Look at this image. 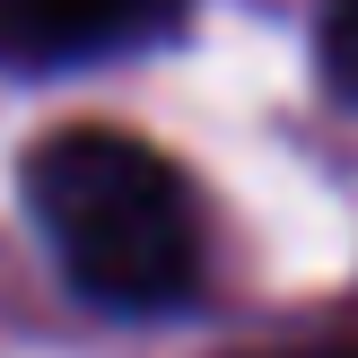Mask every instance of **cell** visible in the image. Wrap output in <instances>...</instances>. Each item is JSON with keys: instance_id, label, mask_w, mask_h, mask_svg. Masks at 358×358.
Instances as JSON below:
<instances>
[{"instance_id": "6da1fadb", "label": "cell", "mask_w": 358, "mask_h": 358, "mask_svg": "<svg viewBox=\"0 0 358 358\" xmlns=\"http://www.w3.org/2000/svg\"><path fill=\"white\" fill-rule=\"evenodd\" d=\"M27 210L70 289L114 315H166L201 289V210L166 149L114 122H62L27 149Z\"/></svg>"}, {"instance_id": "3957f363", "label": "cell", "mask_w": 358, "mask_h": 358, "mask_svg": "<svg viewBox=\"0 0 358 358\" xmlns=\"http://www.w3.org/2000/svg\"><path fill=\"white\" fill-rule=\"evenodd\" d=\"M315 44H324V79L358 105V0H324L315 9Z\"/></svg>"}, {"instance_id": "7a4b0ae2", "label": "cell", "mask_w": 358, "mask_h": 358, "mask_svg": "<svg viewBox=\"0 0 358 358\" xmlns=\"http://www.w3.org/2000/svg\"><path fill=\"white\" fill-rule=\"evenodd\" d=\"M166 0H0V62L17 70H52V62H87L105 44H131Z\"/></svg>"}]
</instances>
